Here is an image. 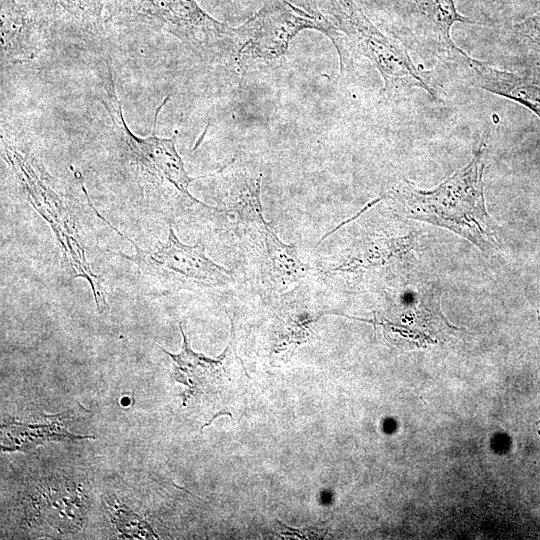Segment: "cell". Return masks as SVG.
Instances as JSON below:
<instances>
[{
	"mask_svg": "<svg viewBox=\"0 0 540 540\" xmlns=\"http://www.w3.org/2000/svg\"><path fill=\"white\" fill-rule=\"evenodd\" d=\"M485 150L481 143L466 166L432 190L404 180L394 192L408 217L451 230L489 253L496 249V229L484 198Z\"/></svg>",
	"mask_w": 540,
	"mask_h": 540,
	"instance_id": "1",
	"label": "cell"
},
{
	"mask_svg": "<svg viewBox=\"0 0 540 540\" xmlns=\"http://www.w3.org/2000/svg\"><path fill=\"white\" fill-rule=\"evenodd\" d=\"M329 10L340 33L335 48L341 72L351 54H355L369 60L379 72L383 79L380 94L384 99L397 100L416 88L435 97L436 91L404 45L382 33L354 0H331Z\"/></svg>",
	"mask_w": 540,
	"mask_h": 540,
	"instance_id": "2",
	"label": "cell"
},
{
	"mask_svg": "<svg viewBox=\"0 0 540 540\" xmlns=\"http://www.w3.org/2000/svg\"><path fill=\"white\" fill-rule=\"evenodd\" d=\"M313 29L335 45L336 26L310 3L299 0H267L246 22L234 28L228 59L238 72L274 63L285 57L294 37Z\"/></svg>",
	"mask_w": 540,
	"mask_h": 540,
	"instance_id": "3",
	"label": "cell"
},
{
	"mask_svg": "<svg viewBox=\"0 0 540 540\" xmlns=\"http://www.w3.org/2000/svg\"><path fill=\"white\" fill-rule=\"evenodd\" d=\"M1 154L26 200L48 222L55 233L70 275L87 280L96 306L102 313L107 304L101 279L92 271L75 223L64 200L50 183L49 176L44 174L43 169L33 158L20 151L3 135H1Z\"/></svg>",
	"mask_w": 540,
	"mask_h": 540,
	"instance_id": "4",
	"label": "cell"
},
{
	"mask_svg": "<svg viewBox=\"0 0 540 540\" xmlns=\"http://www.w3.org/2000/svg\"><path fill=\"white\" fill-rule=\"evenodd\" d=\"M81 187L96 216L134 246L135 253L132 256L121 255L136 265L140 275L150 285L168 292L191 287H226L235 283L230 270L206 255L203 243H182L171 225L164 243L158 244L154 249L141 248L99 214L84 185L81 184Z\"/></svg>",
	"mask_w": 540,
	"mask_h": 540,
	"instance_id": "5",
	"label": "cell"
},
{
	"mask_svg": "<svg viewBox=\"0 0 540 540\" xmlns=\"http://www.w3.org/2000/svg\"><path fill=\"white\" fill-rule=\"evenodd\" d=\"M107 10L162 30L199 55L228 58L231 52L234 27L210 16L196 0H110Z\"/></svg>",
	"mask_w": 540,
	"mask_h": 540,
	"instance_id": "6",
	"label": "cell"
},
{
	"mask_svg": "<svg viewBox=\"0 0 540 540\" xmlns=\"http://www.w3.org/2000/svg\"><path fill=\"white\" fill-rule=\"evenodd\" d=\"M105 90L109 103H104L112 121L113 131L123 156L141 176L150 181L173 186L189 200L205 205L197 200L189 190L190 184L207 176L191 177L176 148V136L170 138L152 134L146 137L134 134L128 127L117 96L115 82L110 70Z\"/></svg>",
	"mask_w": 540,
	"mask_h": 540,
	"instance_id": "7",
	"label": "cell"
},
{
	"mask_svg": "<svg viewBox=\"0 0 540 540\" xmlns=\"http://www.w3.org/2000/svg\"><path fill=\"white\" fill-rule=\"evenodd\" d=\"M399 12L415 37L439 55L466 63L468 55L451 37L456 23L476 24L460 14L453 0H396Z\"/></svg>",
	"mask_w": 540,
	"mask_h": 540,
	"instance_id": "8",
	"label": "cell"
},
{
	"mask_svg": "<svg viewBox=\"0 0 540 540\" xmlns=\"http://www.w3.org/2000/svg\"><path fill=\"white\" fill-rule=\"evenodd\" d=\"M49 37L62 36L80 44L101 43L105 10L110 0H29Z\"/></svg>",
	"mask_w": 540,
	"mask_h": 540,
	"instance_id": "9",
	"label": "cell"
},
{
	"mask_svg": "<svg viewBox=\"0 0 540 540\" xmlns=\"http://www.w3.org/2000/svg\"><path fill=\"white\" fill-rule=\"evenodd\" d=\"M1 66L36 59L50 38L29 0H1Z\"/></svg>",
	"mask_w": 540,
	"mask_h": 540,
	"instance_id": "10",
	"label": "cell"
},
{
	"mask_svg": "<svg viewBox=\"0 0 540 540\" xmlns=\"http://www.w3.org/2000/svg\"><path fill=\"white\" fill-rule=\"evenodd\" d=\"M183 343L181 352L172 354L159 346L174 362L173 378L181 382L188 388L183 397L185 404L189 397L199 392H204L208 382H218L222 380L227 370V366L240 360L237 357L233 341V324L231 327V337L223 353L217 358H208L201 353L194 352L190 347L187 336L185 335L181 323H179Z\"/></svg>",
	"mask_w": 540,
	"mask_h": 540,
	"instance_id": "11",
	"label": "cell"
},
{
	"mask_svg": "<svg viewBox=\"0 0 540 540\" xmlns=\"http://www.w3.org/2000/svg\"><path fill=\"white\" fill-rule=\"evenodd\" d=\"M466 65L476 84L489 92L516 101L540 118V76L499 70L469 56Z\"/></svg>",
	"mask_w": 540,
	"mask_h": 540,
	"instance_id": "12",
	"label": "cell"
},
{
	"mask_svg": "<svg viewBox=\"0 0 540 540\" xmlns=\"http://www.w3.org/2000/svg\"><path fill=\"white\" fill-rule=\"evenodd\" d=\"M263 235L269 275L283 284L294 283L308 273V266L299 259L295 246L283 243L270 225Z\"/></svg>",
	"mask_w": 540,
	"mask_h": 540,
	"instance_id": "13",
	"label": "cell"
},
{
	"mask_svg": "<svg viewBox=\"0 0 540 540\" xmlns=\"http://www.w3.org/2000/svg\"><path fill=\"white\" fill-rule=\"evenodd\" d=\"M60 421L52 418L49 422L29 425L25 423H10L3 425L7 435L13 441V445L7 450H26L31 449L34 445L40 444L43 441L61 440V439H83L91 438V436H76L68 433L65 428L60 425Z\"/></svg>",
	"mask_w": 540,
	"mask_h": 540,
	"instance_id": "14",
	"label": "cell"
}]
</instances>
